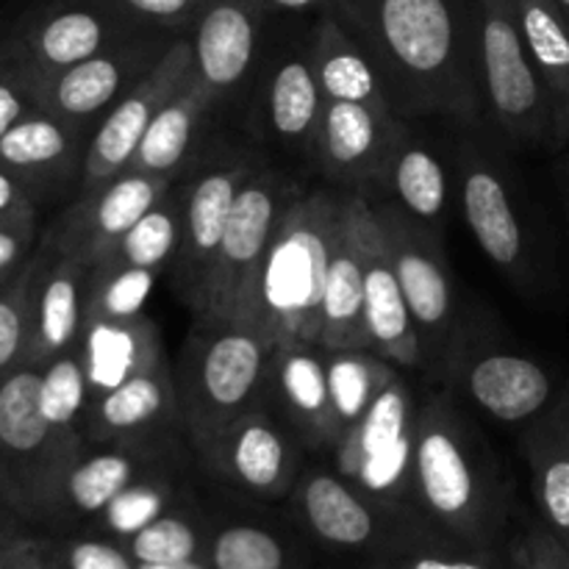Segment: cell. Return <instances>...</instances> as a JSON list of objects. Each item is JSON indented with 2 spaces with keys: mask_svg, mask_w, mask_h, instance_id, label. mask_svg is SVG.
Segmentation results:
<instances>
[{
  "mask_svg": "<svg viewBox=\"0 0 569 569\" xmlns=\"http://www.w3.org/2000/svg\"><path fill=\"white\" fill-rule=\"evenodd\" d=\"M328 14L370 53L400 120L476 122L487 109L472 0H333Z\"/></svg>",
  "mask_w": 569,
  "mask_h": 569,
  "instance_id": "cell-1",
  "label": "cell"
},
{
  "mask_svg": "<svg viewBox=\"0 0 569 569\" xmlns=\"http://www.w3.org/2000/svg\"><path fill=\"white\" fill-rule=\"evenodd\" d=\"M339 220L342 198L311 192L289 200L233 326L253 328L272 348L320 342L322 292Z\"/></svg>",
  "mask_w": 569,
  "mask_h": 569,
  "instance_id": "cell-2",
  "label": "cell"
},
{
  "mask_svg": "<svg viewBox=\"0 0 569 569\" xmlns=\"http://www.w3.org/2000/svg\"><path fill=\"white\" fill-rule=\"evenodd\" d=\"M411 500L433 533L472 550H492L503 528V492L481 448L445 398H428L415 417Z\"/></svg>",
  "mask_w": 569,
  "mask_h": 569,
  "instance_id": "cell-3",
  "label": "cell"
},
{
  "mask_svg": "<svg viewBox=\"0 0 569 569\" xmlns=\"http://www.w3.org/2000/svg\"><path fill=\"white\" fill-rule=\"evenodd\" d=\"M272 350L259 331L244 326L203 328L198 342L187 345L176 381L178 411L203 459L253 409L270 376Z\"/></svg>",
  "mask_w": 569,
  "mask_h": 569,
  "instance_id": "cell-4",
  "label": "cell"
},
{
  "mask_svg": "<svg viewBox=\"0 0 569 569\" xmlns=\"http://www.w3.org/2000/svg\"><path fill=\"white\" fill-rule=\"evenodd\" d=\"M472 3H476L483 106L495 117L500 131L526 144H545V148L567 144V122L522 42L511 0H472Z\"/></svg>",
  "mask_w": 569,
  "mask_h": 569,
  "instance_id": "cell-5",
  "label": "cell"
},
{
  "mask_svg": "<svg viewBox=\"0 0 569 569\" xmlns=\"http://www.w3.org/2000/svg\"><path fill=\"white\" fill-rule=\"evenodd\" d=\"M415 417V400L398 376L333 445V467L339 476L392 515L411 500Z\"/></svg>",
  "mask_w": 569,
  "mask_h": 569,
  "instance_id": "cell-6",
  "label": "cell"
},
{
  "mask_svg": "<svg viewBox=\"0 0 569 569\" xmlns=\"http://www.w3.org/2000/svg\"><path fill=\"white\" fill-rule=\"evenodd\" d=\"M398 270L406 306L420 339L422 370L450 372L456 359V300L453 278L439 248L437 233L406 214L398 206L376 209Z\"/></svg>",
  "mask_w": 569,
  "mask_h": 569,
  "instance_id": "cell-7",
  "label": "cell"
},
{
  "mask_svg": "<svg viewBox=\"0 0 569 569\" xmlns=\"http://www.w3.org/2000/svg\"><path fill=\"white\" fill-rule=\"evenodd\" d=\"M289 200L292 198L276 172H250L244 178L206 278L203 303L198 309L200 328L237 322Z\"/></svg>",
  "mask_w": 569,
  "mask_h": 569,
  "instance_id": "cell-8",
  "label": "cell"
},
{
  "mask_svg": "<svg viewBox=\"0 0 569 569\" xmlns=\"http://www.w3.org/2000/svg\"><path fill=\"white\" fill-rule=\"evenodd\" d=\"M194 78L192 39H172L161 59L100 120L83 153V192L106 187L131 170L139 142L161 109Z\"/></svg>",
  "mask_w": 569,
  "mask_h": 569,
  "instance_id": "cell-9",
  "label": "cell"
},
{
  "mask_svg": "<svg viewBox=\"0 0 569 569\" xmlns=\"http://www.w3.org/2000/svg\"><path fill=\"white\" fill-rule=\"evenodd\" d=\"M170 42H161L150 33V28H142L100 50L92 59L78 61L39 81L33 78L39 109L83 131L94 117L109 114L111 106L161 59Z\"/></svg>",
  "mask_w": 569,
  "mask_h": 569,
  "instance_id": "cell-10",
  "label": "cell"
},
{
  "mask_svg": "<svg viewBox=\"0 0 569 569\" xmlns=\"http://www.w3.org/2000/svg\"><path fill=\"white\" fill-rule=\"evenodd\" d=\"M295 503H298L303 526L333 550H348V553L372 550L378 556H389L415 542L442 539L437 533L400 531V528L395 531L392 520L398 515L372 503L337 470H315L300 478L298 489H295Z\"/></svg>",
  "mask_w": 569,
  "mask_h": 569,
  "instance_id": "cell-11",
  "label": "cell"
},
{
  "mask_svg": "<svg viewBox=\"0 0 569 569\" xmlns=\"http://www.w3.org/2000/svg\"><path fill=\"white\" fill-rule=\"evenodd\" d=\"M133 31L142 28L117 14L109 0H50L11 33V44L39 81L92 59Z\"/></svg>",
  "mask_w": 569,
  "mask_h": 569,
  "instance_id": "cell-12",
  "label": "cell"
},
{
  "mask_svg": "<svg viewBox=\"0 0 569 569\" xmlns=\"http://www.w3.org/2000/svg\"><path fill=\"white\" fill-rule=\"evenodd\" d=\"M350 222L359 244L361 276H365V326L372 353L383 356L395 367L420 370L422 353L415 320L400 289L398 270L392 264L387 237L378 222L376 209L361 194H348Z\"/></svg>",
  "mask_w": 569,
  "mask_h": 569,
  "instance_id": "cell-13",
  "label": "cell"
},
{
  "mask_svg": "<svg viewBox=\"0 0 569 569\" xmlns=\"http://www.w3.org/2000/svg\"><path fill=\"white\" fill-rule=\"evenodd\" d=\"M172 181L176 178L126 170L106 187L83 194L81 203L67 211L50 244L92 270L170 192Z\"/></svg>",
  "mask_w": 569,
  "mask_h": 569,
  "instance_id": "cell-14",
  "label": "cell"
},
{
  "mask_svg": "<svg viewBox=\"0 0 569 569\" xmlns=\"http://www.w3.org/2000/svg\"><path fill=\"white\" fill-rule=\"evenodd\" d=\"M406 120L395 109L326 100L315 133L317 161L345 187H381L383 167Z\"/></svg>",
  "mask_w": 569,
  "mask_h": 569,
  "instance_id": "cell-15",
  "label": "cell"
},
{
  "mask_svg": "<svg viewBox=\"0 0 569 569\" xmlns=\"http://www.w3.org/2000/svg\"><path fill=\"white\" fill-rule=\"evenodd\" d=\"M459 176L465 220L476 242L506 276L528 281L533 276L531 237L506 178L472 148H461Z\"/></svg>",
  "mask_w": 569,
  "mask_h": 569,
  "instance_id": "cell-16",
  "label": "cell"
},
{
  "mask_svg": "<svg viewBox=\"0 0 569 569\" xmlns=\"http://www.w3.org/2000/svg\"><path fill=\"white\" fill-rule=\"evenodd\" d=\"M456 372L467 400L498 422H533L559 400L556 381L531 356L511 350H478L456 359Z\"/></svg>",
  "mask_w": 569,
  "mask_h": 569,
  "instance_id": "cell-17",
  "label": "cell"
},
{
  "mask_svg": "<svg viewBox=\"0 0 569 569\" xmlns=\"http://www.w3.org/2000/svg\"><path fill=\"white\" fill-rule=\"evenodd\" d=\"M267 9L259 0H206L194 20V78L214 100L248 78L256 61Z\"/></svg>",
  "mask_w": 569,
  "mask_h": 569,
  "instance_id": "cell-18",
  "label": "cell"
},
{
  "mask_svg": "<svg viewBox=\"0 0 569 569\" xmlns=\"http://www.w3.org/2000/svg\"><path fill=\"white\" fill-rule=\"evenodd\" d=\"M89 303V267L59 253L48 242L39 253L37 287H33L31 345L26 365L44 367L59 356L78 350Z\"/></svg>",
  "mask_w": 569,
  "mask_h": 569,
  "instance_id": "cell-19",
  "label": "cell"
},
{
  "mask_svg": "<svg viewBox=\"0 0 569 569\" xmlns=\"http://www.w3.org/2000/svg\"><path fill=\"white\" fill-rule=\"evenodd\" d=\"M156 465V453L144 450L142 442L111 445L94 453L81 450L59 476L39 520H94L117 495L142 481L144 476H153Z\"/></svg>",
  "mask_w": 569,
  "mask_h": 569,
  "instance_id": "cell-20",
  "label": "cell"
},
{
  "mask_svg": "<svg viewBox=\"0 0 569 569\" xmlns=\"http://www.w3.org/2000/svg\"><path fill=\"white\" fill-rule=\"evenodd\" d=\"M248 176V167L237 161V164L214 167L203 178H198L192 187H187L178 270H181V295L194 315L203 303L206 278H209L217 250H220L233 200H237L239 187Z\"/></svg>",
  "mask_w": 569,
  "mask_h": 569,
  "instance_id": "cell-21",
  "label": "cell"
},
{
  "mask_svg": "<svg viewBox=\"0 0 569 569\" xmlns=\"http://www.w3.org/2000/svg\"><path fill=\"white\" fill-rule=\"evenodd\" d=\"M209 467L233 487L259 498H278L295 481V450L276 422L250 409L206 456Z\"/></svg>",
  "mask_w": 569,
  "mask_h": 569,
  "instance_id": "cell-22",
  "label": "cell"
},
{
  "mask_svg": "<svg viewBox=\"0 0 569 569\" xmlns=\"http://www.w3.org/2000/svg\"><path fill=\"white\" fill-rule=\"evenodd\" d=\"M172 417H181L176 378L167 370V361H159L120 387L98 395L83 422V433L100 445L142 442Z\"/></svg>",
  "mask_w": 569,
  "mask_h": 569,
  "instance_id": "cell-23",
  "label": "cell"
},
{
  "mask_svg": "<svg viewBox=\"0 0 569 569\" xmlns=\"http://www.w3.org/2000/svg\"><path fill=\"white\" fill-rule=\"evenodd\" d=\"M267 383L303 437L317 445H337L339 426L333 420L328 361L320 345H283L272 350Z\"/></svg>",
  "mask_w": 569,
  "mask_h": 569,
  "instance_id": "cell-24",
  "label": "cell"
},
{
  "mask_svg": "<svg viewBox=\"0 0 569 569\" xmlns=\"http://www.w3.org/2000/svg\"><path fill=\"white\" fill-rule=\"evenodd\" d=\"M78 353H81L83 367H87L94 398L120 387L122 381L133 378L137 372L164 361L159 331L142 315L131 317V320H94V317H87Z\"/></svg>",
  "mask_w": 569,
  "mask_h": 569,
  "instance_id": "cell-25",
  "label": "cell"
},
{
  "mask_svg": "<svg viewBox=\"0 0 569 569\" xmlns=\"http://www.w3.org/2000/svg\"><path fill=\"white\" fill-rule=\"evenodd\" d=\"M317 345L322 350H370L365 326V276H361L359 244H356L345 198L342 220H339L337 242H333L331 264H328L326 292H322L320 342Z\"/></svg>",
  "mask_w": 569,
  "mask_h": 569,
  "instance_id": "cell-26",
  "label": "cell"
},
{
  "mask_svg": "<svg viewBox=\"0 0 569 569\" xmlns=\"http://www.w3.org/2000/svg\"><path fill=\"white\" fill-rule=\"evenodd\" d=\"M309 59L326 100L392 109L370 53L333 14H320L311 28Z\"/></svg>",
  "mask_w": 569,
  "mask_h": 569,
  "instance_id": "cell-27",
  "label": "cell"
},
{
  "mask_svg": "<svg viewBox=\"0 0 569 569\" xmlns=\"http://www.w3.org/2000/svg\"><path fill=\"white\" fill-rule=\"evenodd\" d=\"M81 128L37 109L0 137V167L26 181H61L81 161Z\"/></svg>",
  "mask_w": 569,
  "mask_h": 569,
  "instance_id": "cell-28",
  "label": "cell"
},
{
  "mask_svg": "<svg viewBox=\"0 0 569 569\" xmlns=\"http://www.w3.org/2000/svg\"><path fill=\"white\" fill-rule=\"evenodd\" d=\"M522 448L545 528L569 550V392L531 422Z\"/></svg>",
  "mask_w": 569,
  "mask_h": 569,
  "instance_id": "cell-29",
  "label": "cell"
},
{
  "mask_svg": "<svg viewBox=\"0 0 569 569\" xmlns=\"http://www.w3.org/2000/svg\"><path fill=\"white\" fill-rule=\"evenodd\" d=\"M381 189L392 192L406 214L415 217L417 222H422L428 231L439 237L450 200L448 170H445L442 159L411 133L406 122L395 137L392 150H389Z\"/></svg>",
  "mask_w": 569,
  "mask_h": 569,
  "instance_id": "cell-30",
  "label": "cell"
},
{
  "mask_svg": "<svg viewBox=\"0 0 569 569\" xmlns=\"http://www.w3.org/2000/svg\"><path fill=\"white\" fill-rule=\"evenodd\" d=\"M214 103L217 100L206 92L203 83L192 78L150 122L148 133L142 137L137 156H133L131 170L176 178L183 161L194 150L206 114Z\"/></svg>",
  "mask_w": 569,
  "mask_h": 569,
  "instance_id": "cell-31",
  "label": "cell"
},
{
  "mask_svg": "<svg viewBox=\"0 0 569 569\" xmlns=\"http://www.w3.org/2000/svg\"><path fill=\"white\" fill-rule=\"evenodd\" d=\"M320 83L311 67L309 50L303 56H283L270 76L267 87V122L283 142L315 144L317 122L322 114Z\"/></svg>",
  "mask_w": 569,
  "mask_h": 569,
  "instance_id": "cell-32",
  "label": "cell"
},
{
  "mask_svg": "<svg viewBox=\"0 0 569 569\" xmlns=\"http://www.w3.org/2000/svg\"><path fill=\"white\" fill-rule=\"evenodd\" d=\"M511 9L569 131V20L556 0H511Z\"/></svg>",
  "mask_w": 569,
  "mask_h": 569,
  "instance_id": "cell-33",
  "label": "cell"
},
{
  "mask_svg": "<svg viewBox=\"0 0 569 569\" xmlns=\"http://www.w3.org/2000/svg\"><path fill=\"white\" fill-rule=\"evenodd\" d=\"M183 203H187V189H170L98 264L164 270L181 253Z\"/></svg>",
  "mask_w": 569,
  "mask_h": 569,
  "instance_id": "cell-34",
  "label": "cell"
},
{
  "mask_svg": "<svg viewBox=\"0 0 569 569\" xmlns=\"http://www.w3.org/2000/svg\"><path fill=\"white\" fill-rule=\"evenodd\" d=\"M333 420L339 437L367 415L378 395L398 378V367L372 350H326Z\"/></svg>",
  "mask_w": 569,
  "mask_h": 569,
  "instance_id": "cell-35",
  "label": "cell"
},
{
  "mask_svg": "<svg viewBox=\"0 0 569 569\" xmlns=\"http://www.w3.org/2000/svg\"><path fill=\"white\" fill-rule=\"evenodd\" d=\"M39 370H42V395H39L42 415L48 417L50 428H53L61 442L81 448L78 426L87 422L89 409L94 403L92 383H89L81 353L72 350V353L48 361Z\"/></svg>",
  "mask_w": 569,
  "mask_h": 569,
  "instance_id": "cell-36",
  "label": "cell"
},
{
  "mask_svg": "<svg viewBox=\"0 0 569 569\" xmlns=\"http://www.w3.org/2000/svg\"><path fill=\"white\" fill-rule=\"evenodd\" d=\"M126 550L139 565H170V561H206L209 533L194 517L170 509L128 537Z\"/></svg>",
  "mask_w": 569,
  "mask_h": 569,
  "instance_id": "cell-37",
  "label": "cell"
},
{
  "mask_svg": "<svg viewBox=\"0 0 569 569\" xmlns=\"http://www.w3.org/2000/svg\"><path fill=\"white\" fill-rule=\"evenodd\" d=\"M206 565L211 569H292L281 539L261 526L233 522L209 533Z\"/></svg>",
  "mask_w": 569,
  "mask_h": 569,
  "instance_id": "cell-38",
  "label": "cell"
},
{
  "mask_svg": "<svg viewBox=\"0 0 569 569\" xmlns=\"http://www.w3.org/2000/svg\"><path fill=\"white\" fill-rule=\"evenodd\" d=\"M159 281V270L142 267L98 264L89 270L87 317L94 320H131L142 315L150 292Z\"/></svg>",
  "mask_w": 569,
  "mask_h": 569,
  "instance_id": "cell-39",
  "label": "cell"
},
{
  "mask_svg": "<svg viewBox=\"0 0 569 569\" xmlns=\"http://www.w3.org/2000/svg\"><path fill=\"white\" fill-rule=\"evenodd\" d=\"M172 503H176V487L161 472H153V476H144L142 481L117 495L92 520L94 531L117 539V542H126L128 537L167 515Z\"/></svg>",
  "mask_w": 569,
  "mask_h": 569,
  "instance_id": "cell-40",
  "label": "cell"
},
{
  "mask_svg": "<svg viewBox=\"0 0 569 569\" xmlns=\"http://www.w3.org/2000/svg\"><path fill=\"white\" fill-rule=\"evenodd\" d=\"M37 272L39 256L0 287V378L26 365L28 345H31Z\"/></svg>",
  "mask_w": 569,
  "mask_h": 569,
  "instance_id": "cell-41",
  "label": "cell"
},
{
  "mask_svg": "<svg viewBox=\"0 0 569 569\" xmlns=\"http://www.w3.org/2000/svg\"><path fill=\"white\" fill-rule=\"evenodd\" d=\"M372 569H511V561L500 559L492 550H472L445 539H431L381 556Z\"/></svg>",
  "mask_w": 569,
  "mask_h": 569,
  "instance_id": "cell-42",
  "label": "cell"
},
{
  "mask_svg": "<svg viewBox=\"0 0 569 569\" xmlns=\"http://www.w3.org/2000/svg\"><path fill=\"white\" fill-rule=\"evenodd\" d=\"M48 559L53 569H137V561L128 553L126 545L103 533L48 545Z\"/></svg>",
  "mask_w": 569,
  "mask_h": 569,
  "instance_id": "cell-43",
  "label": "cell"
},
{
  "mask_svg": "<svg viewBox=\"0 0 569 569\" xmlns=\"http://www.w3.org/2000/svg\"><path fill=\"white\" fill-rule=\"evenodd\" d=\"M37 109V81H33L31 70L20 61V56L14 53V44L9 37V48L0 59V137L14 122H20L22 117Z\"/></svg>",
  "mask_w": 569,
  "mask_h": 569,
  "instance_id": "cell-44",
  "label": "cell"
},
{
  "mask_svg": "<svg viewBox=\"0 0 569 569\" xmlns=\"http://www.w3.org/2000/svg\"><path fill=\"white\" fill-rule=\"evenodd\" d=\"M109 3L133 28L178 31V28L194 26L206 0H109Z\"/></svg>",
  "mask_w": 569,
  "mask_h": 569,
  "instance_id": "cell-45",
  "label": "cell"
},
{
  "mask_svg": "<svg viewBox=\"0 0 569 569\" xmlns=\"http://www.w3.org/2000/svg\"><path fill=\"white\" fill-rule=\"evenodd\" d=\"M511 569H569V550L548 528H531L509 553Z\"/></svg>",
  "mask_w": 569,
  "mask_h": 569,
  "instance_id": "cell-46",
  "label": "cell"
},
{
  "mask_svg": "<svg viewBox=\"0 0 569 569\" xmlns=\"http://www.w3.org/2000/svg\"><path fill=\"white\" fill-rule=\"evenodd\" d=\"M33 239V214L20 220L0 222V287L9 281L11 272L26 259Z\"/></svg>",
  "mask_w": 569,
  "mask_h": 569,
  "instance_id": "cell-47",
  "label": "cell"
},
{
  "mask_svg": "<svg viewBox=\"0 0 569 569\" xmlns=\"http://www.w3.org/2000/svg\"><path fill=\"white\" fill-rule=\"evenodd\" d=\"M31 214L33 209H31V200H28L26 183L0 167V222L20 220V217H31Z\"/></svg>",
  "mask_w": 569,
  "mask_h": 569,
  "instance_id": "cell-48",
  "label": "cell"
},
{
  "mask_svg": "<svg viewBox=\"0 0 569 569\" xmlns=\"http://www.w3.org/2000/svg\"><path fill=\"white\" fill-rule=\"evenodd\" d=\"M267 14H328L333 0H259Z\"/></svg>",
  "mask_w": 569,
  "mask_h": 569,
  "instance_id": "cell-49",
  "label": "cell"
},
{
  "mask_svg": "<svg viewBox=\"0 0 569 569\" xmlns=\"http://www.w3.org/2000/svg\"><path fill=\"white\" fill-rule=\"evenodd\" d=\"M33 542H37V539L22 537V533L0 531V569L14 567L17 561H20L22 556L33 548Z\"/></svg>",
  "mask_w": 569,
  "mask_h": 569,
  "instance_id": "cell-50",
  "label": "cell"
},
{
  "mask_svg": "<svg viewBox=\"0 0 569 569\" xmlns=\"http://www.w3.org/2000/svg\"><path fill=\"white\" fill-rule=\"evenodd\" d=\"M9 569H53V567H50V559H48V545L33 542V548L28 550V553L22 556V559L17 561L14 567H9Z\"/></svg>",
  "mask_w": 569,
  "mask_h": 569,
  "instance_id": "cell-51",
  "label": "cell"
},
{
  "mask_svg": "<svg viewBox=\"0 0 569 569\" xmlns=\"http://www.w3.org/2000/svg\"><path fill=\"white\" fill-rule=\"evenodd\" d=\"M137 569H211L206 561H170V565H139Z\"/></svg>",
  "mask_w": 569,
  "mask_h": 569,
  "instance_id": "cell-52",
  "label": "cell"
},
{
  "mask_svg": "<svg viewBox=\"0 0 569 569\" xmlns=\"http://www.w3.org/2000/svg\"><path fill=\"white\" fill-rule=\"evenodd\" d=\"M6 48H9V37H0V59H3Z\"/></svg>",
  "mask_w": 569,
  "mask_h": 569,
  "instance_id": "cell-53",
  "label": "cell"
},
{
  "mask_svg": "<svg viewBox=\"0 0 569 569\" xmlns=\"http://www.w3.org/2000/svg\"><path fill=\"white\" fill-rule=\"evenodd\" d=\"M556 3L561 6V11H565V17L569 20V0H556Z\"/></svg>",
  "mask_w": 569,
  "mask_h": 569,
  "instance_id": "cell-54",
  "label": "cell"
},
{
  "mask_svg": "<svg viewBox=\"0 0 569 569\" xmlns=\"http://www.w3.org/2000/svg\"><path fill=\"white\" fill-rule=\"evenodd\" d=\"M567 206H569V178H567Z\"/></svg>",
  "mask_w": 569,
  "mask_h": 569,
  "instance_id": "cell-55",
  "label": "cell"
}]
</instances>
